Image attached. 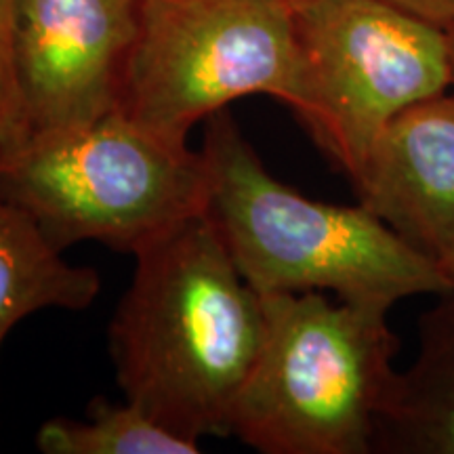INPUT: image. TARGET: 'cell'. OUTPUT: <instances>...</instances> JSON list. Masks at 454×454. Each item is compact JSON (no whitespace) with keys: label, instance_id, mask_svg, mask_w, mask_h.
Returning a JSON list of instances; mask_svg holds the SVG:
<instances>
[{"label":"cell","instance_id":"cell-1","mask_svg":"<svg viewBox=\"0 0 454 454\" xmlns=\"http://www.w3.org/2000/svg\"><path fill=\"white\" fill-rule=\"evenodd\" d=\"M135 259L133 282L110 322L124 397L184 438H225L263 345V297L244 280L207 213Z\"/></svg>","mask_w":454,"mask_h":454},{"label":"cell","instance_id":"cell-2","mask_svg":"<svg viewBox=\"0 0 454 454\" xmlns=\"http://www.w3.org/2000/svg\"><path fill=\"white\" fill-rule=\"evenodd\" d=\"M207 215L259 294L331 291L340 301L394 308L450 291L438 261L414 251L357 204L311 200L265 168L230 110L204 121Z\"/></svg>","mask_w":454,"mask_h":454},{"label":"cell","instance_id":"cell-3","mask_svg":"<svg viewBox=\"0 0 454 454\" xmlns=\"http://www.w3.org/2000/svg\"><path fill=\"white\" fill-rule=\"evenodd\" d=\"M261 297L263 345L231 434L263 454H374L400 377L389 308L320 291Z\"/></svg>","mask_w":454,"mask_h":454},{"label":"cell","instance_id":"cell-4","mask_svg":"<svg viewBox=\"0 0 454 454\" xmlns=\"http://www.w3.org/2000/svg\"><path fill=\"white\" fill-rule=\"evenodd\" d=\"M0 200L24 211L61 253L93 240L137 254L207 213L208 164L202 150L118 110L0 147Z\"/></svg>","mask_w":454,"mask_h":454},{"label":"cell","instance_id":"cell-5","mask_svg":"<svg viewBox=\"0 0 454 454\" xmlns=\"http://www.w3.org/2000/svg\"><path fill=\"white\" fill-rule=\"evenodd\" d=\"M294 0H145L121 112L175 144L248 95H299Z\"/></svg>","mask_w":454,"mask_h":454},{"label":"cell","instance_id":"cell-6","mask_svg":"<svg viewBox=\"0 0 454 454\" xmlns=\"http://www.w3.org/2000/svg\"><path fill=\"white\" fill-rule=\"evenodd\" d=\"M294 30L291 110L349 181L391 121L450 89L446 30L389 0H301Z\"/></svg>","mask_w":454,"mask_h":454},{"label":"cell","instance_id":"cell-7","mask_svg":"<svg viewBox=\"0 0 454 454\" xmlns=\"http://www.w3.org/2000/svg\"><path fill=\"white\" fill-rule=\"evenodd\" d=\"M145 0H17L15 78L30 133L95 122L122 106Z\"/></svg>","mask_w":454,"mask_h":454},{"label":"cell","instance_id":"cell-8","mask_svg":"<svg viewBox=\"0 0 454 454\" xmlns=\"http://www.w3.org/2000/svg\"><path fill=\"white\" fill-rule=\"evenodd\" d=\"M357 200L414 251H454V93L419 101L391 121L351 181Z\"/></svg>","mask_w":454,"mask_h":454},{"label":"cell","instance_id":"cell-9","mask_svg":"<svg viewBox=\"0 0 454 454\" xmlns=\"http://www.w3.org/2000/svg\"><path fill=\"white\" fill-rule=\"evenodd\" d=\"M419 317V354L400 372L377 454H454V286Z\"/></svg>","mask_w":454,"mask_h":454},{"label":"cell","instance_id":"cell-10","mask_svg":"<svg viewBox=\"0 0 454 454\" xmlns=\"http://www.w3.org/2000/svg\"><path fill=\"white\" fill-rule=\"evenodd\" d=\"M99 293L98 271L67 263L24 211L0 200V349L24 317L49 308L82 311Z\"/></svg>","mask_w":454,"mask_h":454},{"label":"cell","instance_id":"cell-11","mask_svg":"<svg viewBox=\"0 0 454 454\" xmlns=\"http://www.w3.org/2000/svg\"><path fill=\"white\" fill-rule=\"evenodd\" d=\"M38 450L44 454H196V440L175 434L133 402L95 397L87 419H49L38 429Z\"/></svg>","mask_w":454,"mask_h":454},{"label":"cell","instance_id":"cell-12","mask_svg":"<svg viewBox=\"0 0 454 454\" xmlns=\"http://www.w3.org/2000/svg\"><path fill=\"white\" fill-rule=\"evenodd\" d=\"M17 0H0V147H11L30 135L15 78Z\"/></svg>","mask_w":454,"mask_h":454},{"label":"cell","instance_id":"cell-13","mask_svg":"<svg viewBox=\"0 0 454 454\" xmlns=\"http://www.w3.org/2000/svg\"><path fill=\"white\" fill-rule=\"evenodd\" d=\"M389 3L442 30L454 26V0H389Z\"/></svg>","mask_w":454,"mask_h":454},{"label":"cell","instance_id":"cell-14","mask_svg":"<svg viewBox=\"0 0 454 454\" xmlns=\"http://www.w3.org/2000/svg\"><path fill=\"white\" fill-rule=\"evenodd\" d=\"M448 43V64H450V89H454V26L446 30Z\"/></svg>","mask_w":454,"mask_h":454},{"label":"cell","instance_id":"cell-15","mask_svg":"<svg viewBox=\"0 0 454 454\" xmlns=\"http://www.w3.org/2000/svg\"><path fill=\"white\" fill-rule=\"evenodd\" d=\"M440 268H442V271H444L446 274V278H448V282L452 284L454 286V251L448 254V257H444L440 261Z\"/></svg>","mask_w":454,"mask_h":454},{"label":"cell","instance_id":"cell-16","mask_svg":"<svg viewBox=\"0 0 454 454\" xmlns=\"http://www.w3.org/2000/svg\"><path fill=\"white\" fill-rule=\"evenodd\" d=\"M294 3H297V4H299V3H301V0H294Z\"/></svg>","mask_w":454,"mask_h":454}]
</instances>
